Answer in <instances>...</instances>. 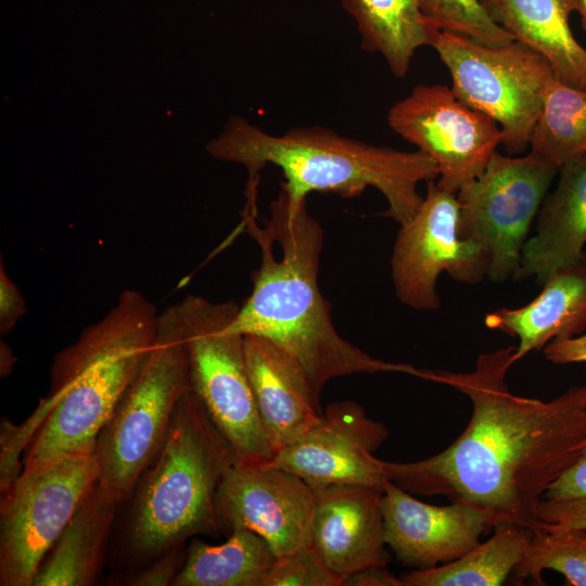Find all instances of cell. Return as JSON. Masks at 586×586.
I'll use <instances>...</instances> for the list:
<instances>
[{"label":"cell","instance_id":"obj_10","mask_svg":"<svg viewBox=\"0 0 586 586\" xmlns=\"http://www.w3.org/2000/svg\"><path fill=\"white\" fill-rule=\"evenodd\" d=\"M98 477L93 451L20 476L1 495V586H33L42 561Z\"/></svg>","mask_w":586,"mask_h":586},{"label":"cell","instance_id":"obj_15","mask_svg":"<svg viewBox=\"0 0 586 586\" xmlns=\"http://www.w3.org/2000/svg\"><path fill=\"white\" fill-rule=\"evenodd\" d=\"M384 538L405 566L430 569L458 559L498 524L488 512L460 501L423 502L387 480L382 492Z\"/></svg>","mask_w":586,"mask_h":586},{"label":"cell","instance_id":"obj_22","mask_svg":"<svg viewBox=\"0 0 586 586\" xmlns=\"http://www.w3.org/2000/svg\"><path fill=\"white\" fill-rule=\"evenodd\" d=\"M355 20L361 48L380 53L395 77L407 75L416 51L431 46L433 28L416 0H341Z\"/></svg>","mask_w":586,"mask_h":586},{"label":"cell","instance_id":"obj_21","mask_svg":"<svg viewBox=\"0 0 586 586\" xmlns=\"http://www.w3.org/2000/svg\"><path fill=\"white\" fill-rule=\"evenodd\" d=\"M119 502L93 486L42 561L33 586H89L99 576Z\"/></svg>","mask_w":586,"mask_h":586},{"label":"cell","instance_id":"obj_14","mask_svg":"<svg viewBox=\"0 0 586 586\" xmlns=\"http://www.w3.org/2000/svg\"><path fill=\"white\" fill-rule=\"evenodd\" d=\"M315 492L294 473L267 466L233 463L216 496L220 531L250 530L277 558L311 545Z\"/></svg>","mask_w":586,"mask_h":586},{"label":"cell","instance_id":"obj_30","mask_svg":"<svg viewBox=\"0 0 586 586\" xmlns=\"http://www.w3.org/2000/svg\"><path fill=\"white\" fill-rule=\"evenodd\" d=\"M536 514L547 523L586 528V497L543 498Z\"/></svg>","mask_w":586,"mask_h":586},{"label":"cell","instance_id":"obj_28","mask_svg":"<svg viewBox=\"0 0 586 586\" xmlns=\"http://www.w3.org/2000/svg\"><path fill=\"white\" fill-rule=\"evenodd\" d=\"M344 577L332 571L309 545L276 559L264 586H341Z\"/></svg>","mask_w":586,"mask_h":586},{"label":"cell","instance_id":"obj_17","mask_svg":"<svg viewBox=\"0 0 586 586\" xmlns=\"http://www.w3.org/2000/svg\"><path fill=\"white\" fill-rule=\"evenodd\" d=\"M244 354L257 408L277 454L318 421L320 397L302 368L267 339L244 335Z\"/></svg>","mask_w":586,"mask_h":586},{"label":"cell","instance_id":"obj_12","mask_svg":"<svg viewBox=\"0 0 586 586\" xmlns=\"http://www.w3.org/2000/svg\"><path fill=\"white\" fill-rule=\"evenodd\" d=\"M456 193L428 182L413 217L400 225L391 259L392 280L400 303L416 310L440 306L438 276L475 284L487 276L488 257L480 244L460 235Z\"/></svg>","mask_w":586,"mask_h":586},{"label":"cell","instance_id":"obj_31","mask_svg":"<svg viewBox=\"0 0 586 586\" xmlns=\"http://www.w3.org/2000/svg\"><path fill=\"white\" fill-rule=\"evenodd\" d=\"M26 311L24 298L9 278L2 260L0 267V331L7 334L14 329Z\"/></svg>","mask_w":586,"mask_h":586},{"label":"cell","instance_id":"obj_8","mask_svg":"<svg viewBox=\"0 0 586 586\" xmlns=\"http://www.w3.org/2000/svg\"><path fill=\"white\" fill-rule=\"evenodd\" d=\"M431 47L448 68L455 94L499 125L500 144L510 155L525 152L556 80L548 61L515 40L489 47L441 30Z\"/></svg>","mask_w":586,"mask_h":586},{"label":"cell","instance_id":"obj_16","mask_svg":"<svg viewBox=\"0 0 586 586\" xmlns=\"http://www.w3.org/2000/svg\"><path fill=\"white\" fill-rule=\"evenodd\" d=\"M311 546L327 565L343 576L387 565L382 491L348 484L314 488Z\"/></svg>","mask_w":586,"mask_h":586},{"label":"cell","instance_id":"obj_37","mask_svg":"<svg viewBox=\"0 0 586 586\" xmlns=\"http://www.w3.org/2000/svg\"><path fill=\"white\" fill-rule=\"evenodd\" d=\"M581 263L584 264V265H586V249H585L584 252H583Z\"/></svg>","mask_w":586,"mask_h":586},{"label":"cell","instance_id":"obj_1","mask_svg":"<svg viewBox=\"0 0 586 586\" xmlns=\"http://www.w3.org/2000/svg\"><path fill=\"white\" fill-rule=\"evenodd\" d=\"M515 346L479 356L469 372L430 371L472 404L462 433L443 451L411 462L382 460L388 481L424 496L477 507L499 523L535 528L548 489L586 448V384L544 402L512 394L506 383Z\"/></svg>","mask_w":586,"mask_h":586},{"label":"cell","instance_id":"obj_34","mask_svg":"<svg viewBox=\"0 0 586 586\" xmlns=\"http://www.w3.org/2000/svg\"><path fill=\"white\" fill-rule=\"evenodd\" d=\"M344 586H404L400 577L393 575L386 565L369 566L346 576Z\"/></svg>","mask_w":586,"mask_h":586},{"label":"cell","instance_id":"obj_32","mask_svg":"<svg viewBox=\"0 0 586 586\" xmlns=\"http://www.w3.org/2000/svg\"><path fill=\"white\" fill-rule=\"evenodd\" d=\"M586 497V448L574 466L546 493L544 498Z\"/></svg>","mask_w":586,"mask_h":586},{"label":"cell","instance_id":"obj_5","mask_svg":"<svg viewBox=\"0 0 586 586\" xmlns=\"http://www.w3.org/2000/svg\"><path fill=\"white\" fill-rule=\"evenodd\" d=\"M234 453L191 390L178 402L165 441L133 489L127 547L154 560L198 535L220 532L216 496Z\"/></svg>","mask_w":586,"mask_h":586},{"label":"cell","instance_id":"obj_25","mask_svg":"<svg viewBox=\"0 0 586 586\" xmlns=\"http://www.w3.org/2000/svg\"><path fill=\"white\" fill-rule=\"evenodd\" d=\"M530 153L558 168L586 154V90L550 86L530 138Z\"/></svg>","mask_w":586,"mask_h":586},{"label":"cell","instance_id":"obj_19","mask_svg":"<svg viewBox=\"0 0 586 586\" xmlns=\"http://www.w3.org/2000/svg\"><path fill=\"white\" fill-rule=\"evenodd\" d=\"M485 324L519 340L514 362L555 340L579 335L586 329V265L558 270L528 304L493 310Z\"/></svg>","mask_w":586,"mask_h":586},{"label":"cell","instance_id":"obj_23","mask_svg":"<svg viewBox=\"0 0 586 586\" xmlns=\"http://www.w3.org/2000/svg\"><path fill=\"white\" fill-rule=\"evenodd\" d=\"M267 542L246 528H235L220 545L192 538L173 586H264L276 562Z\"/></svg>","mask_w":586,"mask_h":586},{"label":"cell","instance_id":"obj_29","mask_svg":"<svg viewBox=\"0 0 586 586\" xmlns=\"http://www.w3.org/2000/svg\"><path fill=\"white\" fill-rule=\"evenodd\" d=\"M187 556L184 545L169 549L153 560V563L133 574L128 585L166 586L171 585L182 568Z\"/></svg>","mask_w":586,"mask_h":586},{"label":"cell","instance_id":"obj_7","mask_svg":"<svg viewBox=\"0 0 586 586\" xmlns=\"http://www.w3.org/2000/svg\"><path fill=\"white\" fill-rule=\"evenodd\" d=\"M191 390L230 444L237 462L265 464L276 455L250 381L244 335L232 330L240 305L189 294L175 304Z\"/></svg>","mask_w":586,"mask_h":586},{"label":"cell","instance_id":"obj_18","mask_svg":"<svg viewBox=\"0 0 586 586\" xmlns=\"http://www.w3.org/2000/svg\"><path fill=\"white\" fill-rule=\"evenodd\" d=\"M558 174L515 273L518 279L534 277L542 285L558 270L579 264L586 249V154L561 166Z\"/></svg>","mask_w":586,"mask_h":586},{"label":"cell","instance_id":"obj_24","mask_svg":"<svg viewBox=\"0 0 586 586\" xmlns=\"http://www.w3.org/2000/svg\"><path fill=\"white\" fill-rule=\"evenodd\" d=\"M494 535L450 562L403 574L404 586H499L513 574L531 545L534 530L497 524Z\"/></svg>","mask_w":586,"mask_h":586},{"label":"cell","instance_id":"obj_9","mask_svg":"<svg viewBox=\"0 0 586 586\" xmlns=\"http://www.w3.org/2000/svg\"><path fill=\"white\" fill-rule=\"evenodd\" d=\"M558 173L556 165L530 152H496L482 175L456 193L459 233L485 251L492 281L515 276L530 227Z\"/></svg>","mask_w":586,"mask_h":586},{"label":"cell","instance_id":"obj_4","mask_svg":"<svg viewBox=\"0 0 586 586\" xmlns=\"http://www.w3.org/2000/svg\"><path fill=\"white\" fill-rule=\"evenodd\" d=\"M206 151L218 161L243 165L249 186H257L266 165L277 166L284 177L281 187L295 200H306L311 192L356 198L374 188L387 202L386 215L399 225L422 203L419 183L438 177L435 162L419 150L379 146L321 126L273 135L241 116L230 117Z\"/></svg>","mask_w":586,"mask_h":586},{"label":"cell","instance_id":"obj_26","mask_svg":"<svg viewBox=\"0 0 586 586\" xmlns=\"http://www.w3.org/2000/svg\"><path fill=\"white\" fill-rule=\"evenodd\" d=\"M545 570L563 575L566 586H586V528L540 521L513 574L544 585Z\"/></svg>","mask_w":586,"mask_h":586},{"label":"cell","instance_id":"obj_33","mask_svg":"<svg viewBox=\"0 0 586 586\" xmlns=\"http://www.w3.org/2000/svg\"><path fill=\"white\" fill-rule=\"evenodd\" d=\"M544 354L555 365L586 362V333L555 340L544 347Z\"/></svg>","mask_w":586,"mask_h":586},{"label":"cell","instance_id":"obj_20","mask_svg":"<svg viewBox=\"0 0 586 586\" xmlns=\"http://www.w3.org/2000/svg\"><path fill=\"white\" fill-rule=\"evenodd\" d=\"M491 18L513 40L550 64L556 79L586 90V50L576 41L569 17L576 0H481Z\"/></svg>","mask_w":586,"mask_h":586},{"label":"cell","instance_id":"obj_27","mask_svg":"<svg viewBox=\"0 0 586 586\" xmlns=\"http://www.w3.org/2000/svg\"><path fill=\"white\" fill-rule=\"evenodd\" d=\"M418 7L436 30L470 38L481 44L497 47L513 38L496 24L481 0H416Z\"/></svg>","mask_w":586,"mask_h":586},{"label":"cell","instance_id":"obj_3","mask_svg":"<svg viewBox=\"0 0 586 586\" xmlns=\"http://www.w3.org/2000/svg\"><path fill=\"white\" fill-rule=\"evenodd\" d=\"M269 211L260 226L256 206L245 207L244 225L262 257L232 330L267 339L285 352L318 397L331 379L355 373L400 372L423 379L425 370L377 359L335 330L318 282L323 231L306 200L291 198L281 187Z\"/></svg>","mask_w":586,"mask_h":586},{"label":"cell","instance_id":"obj_13","mask_svg":"<svg viewBox=\"0 0 586 586\" xmlns=\"http://www.w3.org/2000/svg\"><path fill=\"white\" fill-rule=\"evenodd\" d=\"M388 435L359 404L341 400L330 404L301 438L263 466L294 473L311 488L348 484L383 492L387 477L374 453Z\"/></svg>","mask_w":586,"mask_h":586},{"label":"cell","instance_id":"obj_11","mask_svg":"<svg viewBox=\"0 0 586 586\" xmlns=\"http://www.w3.org/2000/svg\"><path fill=\"white\" fill-rule=\"evenodd\" d=\"M387 124L435 162L437 186L451 193L482 175L501 143L493 118L440 84L416 86L391 106Z\"/></svg>","mask_w":586,"mask_h":586},{"label":"cell","instance_id":"obj_36","mask_svg":"<svg viewBox=\"0 0 586 586\" xmlns=\"http://www.w3.org/2000/svg\"><path fill=\"white\" fill-rule=\"evenodd\" d=\"M576 11L581 16V24L586 31V0H576Z\"/></svg>","mask_w":586,"mask_h":586},{"label":"cell","instance_id":"obj_2","mask_svg":"<svg viewBox=\"0 0 586 586\" xmlns=\"http://www.w3.org/2000/svg\"><path fill=\"white\" fill-rule=\"evenodd\" d=\"M160 311L141 292L124 290L53 359L48 393L20 424L0 431V494L20 476L64 458L94 451L97 438L142 365Z\"/></svg>","mask_w":586,"mask_h":586},{"label":"cell","instance_id":"obj_35","mask_svg":"<svg viewBox=\"0 0 586 586\" xmlns=\"http://www.w3.org/2000/svg\"><path fill=\"white\" fill-rule=\"evenodd\" d=\"M13 365L14 359L12 351L7 344L3 345V343H1V375H8L11 372Z\"/></svg>","mask_w":586,"mask_h":586},{"label":"cell","instance_id":"obj_6","mask_svg":"<svg viewBox=\"0 0 586 586\" xmlns=\"http://www.w3.org/2000/svg\"><path fill=\"white\" fill-rule=\"evenodd\" d=\"M191 391L175 305L160 311L155 340L97 438L98 485L119 504L158 454L174 410Z\"/></svg>","mask_w":586,"mask_h":586}]
</instances>
